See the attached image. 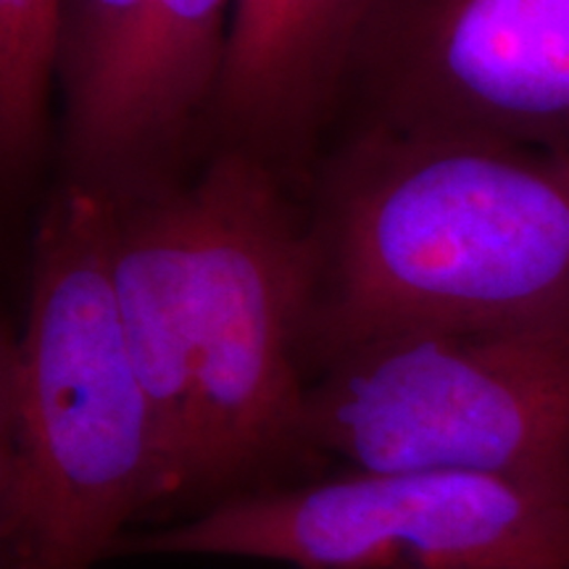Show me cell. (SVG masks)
Here are the masks:
<instances>
[{
	"mask_svg": "<svg viewBox=\"0 0 569 569\" xmlns=\"http://www.w3.org/2000/svg\"><path fill=\"white\" fill-rule=\"evenodd\" d=\"M232 9L234 0H61V182L127 203L198 172Z\"/></svg>",
	"mask_w": 569,
	"mask_h": 569,
	"instance_id": "cell-6",
	"label": "cell"
},
{
	"mask_svg": "<svg viewBox=\"0 0 569 569\" xmlns=\"http://www.w3.org/2000/svg\"><path fill=\"white\" fill-rule=\"evenodd\" d=\"M301 438L311 461L361 472L569 482V317L348 346L306 380Z\"/></svg>",
	"mask_w": 569,
	"mask_h": 569,
	"instance_id": "cell-4",
	"label": "cell"
},
{
	"mask_svg": "<svg viewBox=\"0 0 569 569\" xmlns=\"http://www.w3.org/2000/svg\"><path fill=\"white\" fill-rule=\"evenodd\" d=\"M372 0H234L209 153L232 151L306 193L343 113Z\"/></svg>",
	"mask_w": 569,
	"mask_h": 569,
	"instance_id": "cell-8",
	"label": "cell"
},
{
	"mask_svg": "<svg viewBox=\"0 0 569 569\" xmlns=\"http://www.w3.org/2000/svg\"><path fill=\"white\" fill-rule=\"evenodd\" d=\"M161 515L167 469L113 298L106 206L59 182L0 346V569H98Z\"/></svg>",
	"mask_w": 569,
	"mask_h": 569,
	"instance_id": "cell-2",
	"label": "cell"
},
{
	"mask_svg": "<svg viewBox=\"0 0 569 569\" xmlns=\"http://www.w3.org/2000/svg\"><path fill=\"white\" fill-rule=\"evenodd\" d=\"M124 546L293 569H569V482L343 469L232 496Z\"/></svg>",
	"mask_w": 569,
	"mask_h": 569,
	"instance_id": "cell-5",
	"label": "cell"
},
{
	"mask_svg": "<svg viewBox=\"0 0 569 569\" xmlns=\"http://www.w3.org/2000/svg\"><path fill=\"white\" fill-rule=\"evenodd\" d=\"M340 124L569 159V0H372Z\"/></svg>",
	"mask_w": 569,
	"mask_h": 569,
	"instance_id": "cell-7",
	"label": "cell"
},
{
	"mask_svg": "<svg viewBox=\"0 0 569 569\" xmlns=\"http://www.w3.org/2000/svg\"><path fill=\"white\" fill-rule=\"evenodd\" d=\"M61 0H0V169L6 190L51 151Z\"/></svg>",
	"mask_w": 569,
	"mask_h": 569,
	"instance_id": "cell-10",
	"label": "cell"
},
{
	"mask_svg": "<svg viewBox=\"0 0 569 569\" xmlns=\"http://www.w3.org/2000/svg\"><path fill=\"white\" fill-rule=\"evenodd\" d=\"M106 206V248L119 319L151 401L169 486V515L190 511L198 411L190 343V193Z\"/></svg>",
	"mask_w": 569,
	"mask_h": 569,
	"instance_id": "cell-9",
	"label": "cell"
},
{
	"mask_svg": "<svg viewBox=\"0 0 569 569\" xmlns=\"http://www.w3.org/2000/svg\"><path fill=\"white\" fill-rule=\"evenodd\" d=\"M306 380L415 327L569 317V159L457 134L343 130L303 193Z\"/></svg>",
	"mask_w": 569,
	"mask_h": 569,
	"instance_id": "cell-1",
	"label": "cell"
},
{
	"mask_svg": "<svg viewBox=\"0 0 569 569\" xmlns=\"http://www.w3.org/2000/svg\"><path fill=\"white\" fill-rule=\"evenodd\" d=\"M188 193L193 517L311 461L301 438L311 246L303 196L243 153L206 156Z\"/></svg>",
	"mask_w": 569,
	"mask_h": 569,
	"instance_id": "cell-3",
	"label": "cell"
}]
</instances>
